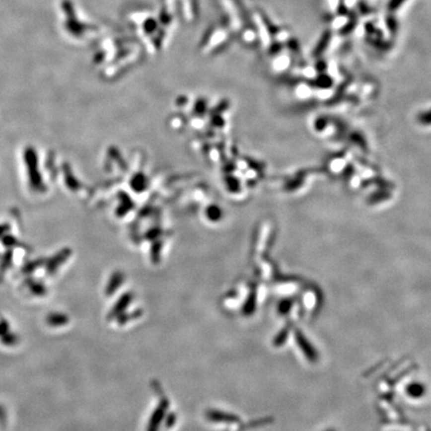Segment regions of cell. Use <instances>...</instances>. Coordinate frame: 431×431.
<instances>
[{
  "label": "cell",
  "instance_id": "cell-1",
  "mask_svg": "<svg viewBox=\"0 0 431 431\" xmlns=\"http://www.w3.org/2000/svg\"><path fill=\"white\" fill-rule=\"evenodd\" d=\"M296 340L298 343L299 348L301 349L302 353H304V356L307 358L308 360L310 361H314L316 360V353L315 350L313 349V347L308 343V341L305 339V337L303 335H301L300 333H297L296 335Z\"/></svg>",
  "mask_w": 431,
  "mask_h": 431
},
{
  "label": "cell",
  "instance_id": "cell-2",
  "mask_svg": "<svg viewBox=\"0 0 431 431\" xmlns=\"http://www.w3.org/2000/svg\"><path fill=\"white\" fill-rule=\"evenodd\" d=\"M407 392L412 397H420L424 393V386L420 383H413L407 388Z\"/></svg>",
  "mask_w": 431,
  "mask_h": 431
},
{
  "label": "cell",
  "instance_id": "cell-3",
  "mask_svg": "<svg viewBox=\"0 0 431 431\" xmlns=\"http://www.w3.org/2000/svg\"><path fill=\"white\" fill-rule=\"evenodd\" d=\"M329 431H333V430H329Z\"/></svg>",
  "mask_w": 431,
  "mask_h": 431
}]
</instances>
